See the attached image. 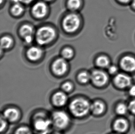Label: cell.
Listing matches in <instances>:
<instances>
[{"label":"cell","instance_id":"obj_24","mask_svg":"<svg viewBox=\"0 0 135 134\" xmlns=\"http://www.w3.org/2000/svg\"><path fill=\"white\" fill-rule=\"evenodd\" d=\"M73 85L72 83L70 82L67 81L62 84L61 86V89L65 92L68 93L71 92V91L73 90Z\"/></svg>","mask_w":135,"mask_h":134},{"label":"cell","instance_id":"obj_12","mask_svg":"<svg viewBox=\"0 0 135 134\" xmlns=\"http://www.w3.org/2000/svg\"><path fill=\"white\" fill-rule=\"evenodd\" d=\"M32 12L35 17L43 18L47 13V6L44 2H38L33 6Z\"/></svg>","mask_w":135,"mask_h":134},{"label":"cell","instance_id":"obj_29","mask_svg":"<svg viewBox=\"0 0 135 134\" xmlns=\"http://www.w3.org/2000/svg\"><path fill=\"white\" fill-rule=\"evenodd\" d=\"M129 93L130 96L135 97V85H132L129 90Z\"/></svg>","mask_w":135,"mask_h":134},{"label":"cell","instance_id":"obj_23","mask_svg":"<svg viewBox=\"0 0 135 134\" xmlns=\"http://www.w3.org/2000/svg\"><path fill=\"white\" fill-rule=\"evenodd\" d=\"M13 134H32V132L29 127L23 126L16 129Z\"/></svg>","mask_w":135,"mask_h":134},{"label":"cell","instance_id":"obj_32","mask_svg":"<svg viewBox=\"0 0 135 134\" xmlns=\"http://www.w3.org/2000/svg\"><path fill=\"white\" fill-rule=\"evenodd\" d=\"M62 134L59 131L57 130H55V131H51V130H49V131H47L46 132L42 134Z\"/></svg>","mask_w":135,"mask_h":134},{"label":"cell","instance_id":"obj_16","mask_svg":"<svg viewBox=\"0 0 135 134\" xmlns=\"http://www.w3.org/2000/svg\"><path fill=\"white\" fill-rule=\"evenodd\" d=\"M105 105L102 101H95L91 103L90 112L95 115H100L102 114L105 110Z\"/></svg>","mask_w":135,"mask_h":134},{"label":"cell","instance_id":"obj_1","mask_svg":"<svg viewBox=\"0 0 135 134\" xmlns=\"http://www.w3.org/2000/svg\"><path fill=\"white\" fill-rule=\"evenodd\" d=\"M91 103L84 98H75L69 105L70 112L74 117L84 118L90 112Z\"/></svg>","mask_w":135,"mask_h":134},{"label":"cell","instance_id":"obj_6","mask_svg":"<svg viewBox=\"0 0 135 134\" xmlns=\"http://www.w3.org/2000/svg\"><path fill=\"white\" fill-rule=\"evenodd\" d=\"M119 67L125 72L131 73L135 71V57L132 55H126L120 59Z\"/></svg>","mask_w":135,"mask_h":134},{"label":"cell","instance_id":"obj_21","mask_svg":"<svg viewBox=\"0 0 135 134\" xmlns=\"http://www.w3.org/2000/svg\"><path fill=\"white\" fill-rule=\"evenodd\" d=\"M11 8V12L15 16L21 14L24 12V8L20 3H15Z\"/></svg>","mask_w":135,"mask_h":134},{"label":"cell","instance_id":"obj_31","mask_svg":"<svg viewBox=\"0 0 135 134\" xmlns=\"http://www.w3.org/2000/svg\"><path fill=\"white\" fill-rule=\"evenodd\" d=\"M119 3L122 4L123 5L130 4L132 0H117Z\"/></svg>","mask_w":135,"mask_h":134},{"label":"cell","instance_id":"obj_3","mask_svg":"<svg viewBox=\"0 0 135 134\" xmlns=\"http://www.w3.org/2000/svg\"><path fill=\"white\" fill-rule=\"evenodd\" d=\"M56 32L53 28L50 26H43L37 31L36 39L40 45H45L51 42L55 37Z\"/></svg>","mask_w":135,"mask_h":134},{"label":"cell","instance_id":"obj_20","mask_svg":"<svg viewBox=\"0 0 135 134\" xmlns=\"http://www.w3.org/2000/svg\"><path fill=\"white\" fill-rule=\"evenodd\" d=\"M129 110L128 106L123 103H119L116 107V112L119 115H124Z\"/></svg>","mask_w":135,"mask_h":134},{"label":"cell","instance_id":"obj_30","mask_svg":"<svg viewBox=\"0 0 135 134\" xmlns=\"http://www.w3.org/2000/svg\"><path fill=\"white\" fill-rule=\"evenodd\" d=\"M15 3H23L28 4L31 3V2H33L34 0H13Z\"/></svg>","mask_w":135,"mask_h":134},{"label":"cell","instance_id":"obj_28","mask_svg":"<svg viewBox=\"0 0 135 134\" xmlns=\"http://www.w3.org/2000/svg\"><path fill=\"white\" fill-rule=\"evenodd\" d=\"M129 110L132 112V114L135 115V100H132L130 102L128 105Z\"/></svg>","mask_w":135,"mask_h":134},{"label":"cell","instance_id":"obj_13","mask_svg":"<svg viewBox=\"0 0 135 134\" xmlns=\"http://www.w3.org/2000/svg\"><path fill=\"white\" fill-rule=\"evenodd\" d=\"M33 33V28L28 24L24 25L20 28V34L26 44H30L32 42Z\"/></svg>","mask_w":135,"mask_h":134},{"label":"cell","instance_id":"obj_4","mask_svg":"<svg viewBox=\"0 0 135 134\" xmlns=\"http://www.w3.org/2000/svg\"><path fill=\"white\" fill-rule=\"evenodd\" d=\"M33 128L37 132L42 134L50 130L52 126L51 118H49L43 114L39 113L35 115L33 118Z\"/></svg>","mask_w":135,"mask_h":134},{"label":"cell","instance_id":"obj_26","mask_svg":"<svg viewBox=\"0 0 135 134\" xmlns=\"http://www.w3.org/2000/svg\"><path fill=\"white\" fill-rule=\"evenodd\" d=\"M119 66L115 64H111L108 67V73L112 75H115L119 73Z\"/></svg>","mask_w":135,"mask_h":134},{"label":"cell","instance_id":"obj_17","mask_svg":"<svg viewBox=\"0 0 135 134\" xmlns=\"http://www.w3.org/2000/svg\"><path fill=\"white\" fill-rule=\"evenodd\" d=\"M97 65L100 69H108L111 64L110 58L106 55H100L98 56L95 61Z\"/></svg>","mask_w":135,"mask_h":134},{"label":"cell","instance_id":"obj_11","mask_svg":"<svg viewBox=\"0 0 135 134\" xmlns=\"http://www.w3.org/2000/svg\"><path fill=\"white\" fill-rule=\"evenodd\" d=\"M68 101V96L66 93L63 91H58L53 95L52 101L55 107H62L66 105Z\"/></svg>","mask_w":135,"mask_h":134},{"label":"cell","instance_id":"obj_8","mask_svg":"<svg viewBox=\"0 0 135 134\" xmlns=\"http://www.w3.org/2000/svg\"><path fill=\"white\" fill-rule=\"evenodd\" d=\"M113 83L120 89H126L130 87L132 84V78L126 73H119L114 75Z\"/></svg>","mask_w":135,"mask_h":134},{"label":"cell","instance_id":"obj_34","mask_svg":"<svg viewBox=\"0 0 135 134\" xmlns=\"http://www.w3.org/2000/svg\"><path fill=\"white\" fill-rule=\"evenodd\" d=\"M45 1H47V2H50V1H51L52 0H45Z\"/></svg>","mask_w":135,"mask_h":134},{"label":"cell","instance_id":"obj_2","mask_svg":"<svg viewBox=\"0 0 135 134\" xmlns=\"http://www.w3.org/2000/svg\"><path fill=\"white\" fill-rule=\"evenodd\" d=\"M50 118L52 126L57 131L66 130L69 127L71 123L69 115L63 111H55L53 112Z\"/></svg>","mask_w":135,"mask_h":134},{"label":"cell","instance_id":"obj_19","mask_svg":"<svg viewBox=\"0 0 135 134\" xmlns=\"http://www.w3.org/2000/svg\"><path fill=\"white\" fill-rule=\"evenodd\" d=\"M12 44L13 40L9 36H3L1 39V47L2 49H7L11 47Z\"/></svg>","mask_w":135,"mask_h":134},{"label":"cell","instance_id":"obj_22","mask_svg":"<svg viewBox=\"0 0 135 134\" xmlns=\"http://www.w3.org/2000/svg\"><path fill=\"white\" fill-rule=\"evenodd\" d=\"M68 5L70 9L76 10L80 7L81 2L80 0H68Z\"/></svg>","mask_w":135,"mask_h":134},{"label":"cell","instance_id":"obj_33","mask_svg":"<svg viewBox=\"0 0 135 134\" xmlns=\"http://www.w3.org/2000/svg\"><path fill=\"white\" fill-rule=\"evenodd\" d=\"M130 4L132 9H133L134 11H135V0H132Z\"/></svg>","mask_w":135,"mask_h":134},{"label":"cell","instance_id":"obj_10","mask_svg":"<svg viewBox=\"0 0 135 134\" xmlns=\"http://www.w3.org/2000/svg\"><path fill=\"white\" fill-rule=\"evenodd\" d=\"M68 65L66 59L59 58L54 62L52 65V70L55 74L58 76H62L66 74L68 70Z\"/></svg>","mask_w":135,"mask_h":134},{"label":"cell","instance_id":"obj_18","mask_svg":"<svg viewBox=\"0 0 135 134\" xmlns=\"http://www.w3.org/2000/svg\"><path fill=\"white\" fill-rule=\"evenodd\" d=\"M78 80L80 83L86 84L91 81V74L87 72H82L78 74Z\"/></svg>","mask_w":135,"mask_h":134},{"label":"cell","instance_id":"obj_25","mask_svg":"<svg viewBox=\"0 0 135 134\" xmlns=\"http://www.w3.org/2000/svg\"><path fill=\"white\" fill-rule=\"evenodd\" d=\"M73 55L74 52L73 49L69 47L65 48L62 51V55L63 58H65V59H69L71 58L73 56Z\"/></svg>","mask_w":135,"mask_h":134},{"label":"cell","instance_id":"obj_7","mask_svg":"<svg viewBox=\"0 0 135 134\" xmlns=\"http://www.w3.org/2000/svg\"><path fill=\"white\" fill-rule=\"evenodd\" d=\"M109 80L108 74L103 70L97 69L91 74V81L97 87H102L106 85Z\"/></svg>","mask_w":135,"mask_h":134},{"label":"cell","instance_id":"obj_14","mask_svg":"<svg viewBox=\"0 0 135 134\" xmlns=\"http://www.w3.org/2000/svg\"><path fill=\"white\" fill-rule=\"evenodd\" d=\"M128 122L123 118H119L114 122L113 128L114 130L118 133H123L126 131L128 129Z\"/></svg>","mask_w":135,"mask_h":134},{"label":"cell","instance_id":"obj_15","mask_svg":"<svg viewBox=\"0 0 135 134\" xmlns=\"http://www.w3.org/2000/svg\"><path fill=\"white\" fill-rule=\"evenodd\" d=\"M42 51L40 48L37 47H32L28 50L27 56L30 60L36 61L41 58L42 56Z\"/></svg>","mask_w":135,"mask_h":134},{"label":"cell","instance_id":"obj_27","mask_svg":"<svg viewBox=\"0 0 135 134\" xmlns=\"http://www.w3.org/2000/svg\"><path fill=\"white\" fill-rule=\"evenodd\" d=\"M8 122L7 120H6L5 119H4L3 117L1 118V133L3 132L6 130L7 129V126H8Z\"/></svg>","mask_w":135,"mask_h":134},{"label":"cell","instance_id":"obj_5","mask_svg":"<svg viewBox=\"0 0 135 134\" xmlns=\"http://www.w3.org/2000/svg\"><path fill=\"white\" fill-rule=\"evenodd\" d=\"M80 24L79 16L74 13L66 16L62 22V26L65 31L68 33H73L77 31Z\"/></svg>","mask_w":135,"mask_h":134},{"label":"cell","instance_id":"obj_9","mask_svg":"<svg viewBox=\"0 0 135 134\" xmlns=\"http://www.w3.org/2000/svg\"><path fill=\"white\" fill-rule=\"evenodd\" d=\"M20 111L14 107H8L4 109L2 114L3 118L8 122L15 123L20 117Z\"/></svg>","mask_w":135,"mask_h":134}]
</instances>
